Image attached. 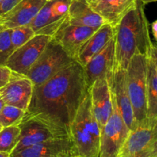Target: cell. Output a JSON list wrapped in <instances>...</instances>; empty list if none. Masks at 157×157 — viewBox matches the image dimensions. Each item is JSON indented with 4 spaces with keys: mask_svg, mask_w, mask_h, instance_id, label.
<instances>
[{
    "mask_svg": "<svg viewBox=\"0 0 157 157\" xmlns=\"http://www.w3.org/2000/svg\"><path fill=\"white\" fill-rule=\"evenodd\" d=\"M151 31L154 38L157 40V21H154L151 24Z\"/></svg>",
    "mask_w": 157,
    "mask_h": 157,
    "instance_id": "29",
    "label": "cell"
},
{
    "mask_svg": "<svg viewBox=\"0 0 157 157\" xmlns=\"http://www.w3.org/2000/svg\"><path fill=\"white\" fill-rule=\"evenodd\" d=\"M136 1L140 2L142 3L144 6H145V5L150 4V3H152V2H156L157 0H136Z\"/></svg>",
    "mask_w": 157,
    "mask_h": 157,
    "instance_id": "30",
    "label": "cell"
},
{
    "mask_svg": "<svg viewBox=\"0 0 157 157\" xmlns=\"http://www.w3.org/2000/svg\"><path fill=\"white\" fill-rule=\"evenodd\" d=\"M114 54L115 44L113 38L83 67L87 87L98 79L107 78L111 75L114 65Z\"/></svg>",
    "mask_w": 157,
    "mask_h": 157,
    "instance_id": "14",
    "label": "cell"
},
{
    "mask_svg": "<svg viewBox=\"0 0 157 157\" xmlns=\"http://www.w3.org/2000/svg\"><path fill=\"white\" fill-rule=\"evenodd\" d=\"M113 98V110L101 132L99 157H117L130 132Z\"/></svg>",
    "mask_w": 157,
    "mask_h": 157,
    "instance_id": "7",
    "label": "cell"
},
{
    "mask_svg": "<svg viewBox=\"0 0 157 157\" xmlns=\"http://www.w3.org/2000/svg\"><path fill=\"white\" fill-rule=\"evenodd\" d=\"M71 0H48L30 22L35 34L52 36L64 21Z\"/></svg>",
    "mask_w": 157,
    "mask_h": 157,
    "instance_id": "9",
    "label": "cell"
},
{
    "mask_svg": "<svg viewBox=\"0 0 157 157\" xmlns=\"http://www.w3.org/2000/svg\"><path fill=\"white\" fill-rule=\"evenodd\" d=\"M2 128H3V127H2V126H1V124H0V131H1V130H2Z\"/></svg>",
    "mask_w": 157,
    "mask_h": 157,
    "instance_id": "33",
    "label": "cell"
},
{
    "mask_svg": "<svg viewBox=\"0 0 157 157\" xmlns=\"http://www.w3.org/2000/svg\"><path fill=\"white\" fill-rule=\"evenodd\" d=\"M73 61L65 51L52 38L25 77L34 86L41 85Z\"/></svg>",
    "mask_w": 157,
    "mask_h": 157,
    "instance_id": "5",
    "label": "cell"
},
{
    "mask_svg": "<svg viewBox=\"0 0 157 157\" xmlns=\"http://www.w3.org/2000/svg\"><path fill=\"white\" fill-rule=\"evenodd\" d=\"M48 0H20L10 11L0 16V26L12 29L30 24Z\"/></svg>",
    "mask_w": 157,
    "mask_h": 157,
    "instance_id": "17",
    "label": "cell"
},
{
    "mask_svg": "<svg viewBox=\"0 0 157 157\" xmlns=\"http://www.w3.org/2000/svg\"><path fill=\"white\" fill-rule=\"evenodd\" d=\"M96 30L93 28L70 24L66 15L64 21L52 35V38L75 61L81 48Z\"/></svg>",
    "mask_w": 157,
    "mask_h": 157,
    "instance_id": "11",
    "label": "cell"
},
{
    "mask_svg": "<svg viewBox=\"0 0 157 157\" xmlns=\"http://www.w3.org/2000/svg\"><path fill=\"white\" fill-rule=\"evenodd\" d=\"M15 74L6 65H0V89L10 81Z\"/></svg>",
    "mask_w": 157,
    "mask_h": 157,
    "instance_id": "26",
    "label": "cell"
},
{
    "mask_svg": "<svg viewBox=\"0 0 157 157\" xmlns=\"http://www.w3.org/2000/svg\"><path fill=\"white\" fill-rule=\"evenodd\" d=\"M114 31L110 25L106 24L97 29L80 49L75 61L84 67L112 38Z\"/></svg>",
    "mask_w": 157,
    "mask_h": 157,
    "instance_id": "20",
    "label": "cell"
},
{
    "mask_svg": "<svg viewBox=\"0 0 157 157\" xmlns=\"http://www.w3.org/2000/svg\"><path fill=\"white\" fill-rule=\"evenodd\" d=\"M18 127L19 140L12 153L52 138L70 136V133L64 129L36 116L27 114L26 112Z\"/></svg>",
    "mask_w": 157,
    "mask_h": 157,
    "instance_id": "6",
    "label": "cell"
},
{
    "mask_svg": "<svg viewBox=\"0 0 157 157\" xmlns=\"http://www.w3.org/2000/svg\"><path fill=\"white\" fill-rule=\"evenodd\" d=\"M25 115V110L5 104L0 110V124L2 127L18 125Z\"/></svg>",
    "mask_w": 157,
    "mask_h": 157,
    "instance_id": "23",
    "label": "cell"
},
{
    "mask_svg": "<svg viewBox=\"0 0 157 157\" xmlns=\"http://www.w3.org/2000/svg\"><path fill=\"white\" fill-rule=\"evenodd\" d=\"M51 39L50 35L35 34L29 41L14 50L6 66L14 73L25 76Z\"/></svg>",
    "mask_w": 157,
    "mask_h": 157,
    "instance_id": "8",
    "label": "cell"
},
{
    "mask_svg": "<svg viewBox=\"0 0 157 157\" xmlns=\"http://www.w3.org/2000/svg\"><path fill=\"white\" fill-rule=\"evenodd\" d=\"M133 157H157V147Z\"/></svg>",
    "mask_w": 157,
    "mask_h": 157,
    "instance_id": "28",
    "label": "cell"
},
{
    "mask_svg": "<svg viewBox=\"0 0 157 157\" xmlns=\"http://www.w3.org/2000/svg\"><path fill=\"white\" fill-rule=\"evenodd\" d=\"M14 48L10 39V29H6L0 26V65H6Z\"/></svg>",
    "mask_w": 157,
    "mask_h": 157,
    "instance_id": "25",
    "label": "cell"
},
{
    "mask_svg": "<svg viewBox=\"0 0 157 157\" xmlns=\"http://www.w3.org/2000/svg\"><path fill=\"white\" fill-rule=\"evenodd\" d=\"M34 85L25 76L15 74L7 84L0 89V98L6 105L27 111L33 93Z\"/></svg>",
    "mask_w": 157,
    "mask_h": 157,
    "instance_id": "15",
    "label": "cell"
},
{
    "mask_svg": "<svg viewBox=\"0 0 157 157\" xmlns=\"http://www.w3.org/2000/svg\"><path fill=\"white\" fill-rule=\"evenodd\" d=\"M88 92L92 112L101 130L113 110V98L107 78L95 81L88 87Z\"/></svg>",
    "mask_w": 157,
    "mask_h": 157,
    "instance_id": "13",
    "label": "cell"
},
{
    "mask_svg": "<svg viewBox=\"0 0 157 157\" xmlns=\"http://www.w3.org/2000/svg\"><path fill=\"white\" fill-rule=\"evenodd\" d=\"M4 105H5L4 101H3L2 99V98H0V110H1V109L2 108L3 106H4Z\"/></svg>",
    "mask_w": 157,
    "mask_h": 157,
    "instance_id": "32",
    "label": "cell"
},
{
    "mask_svg": "<svg viewBox=\"0 0 157 157\" xmlns=\"http://www.w3.org/2000/svg\"><path fill=\"white\" fill-rule=\"evenodd\" d=\"M113 31L115 44L113 69L126 70L133 56L135 55L147 56L153 45L144 6L138 1L113 28Z\"/></svg>",
    "mask_w": 157,
    "mask_h": 157,
    "instance_id": "2",
    "label": "cell"
},
{
    "mask_svg": "<svg viewBox=\"0 0 157 157\" xmlns=\"http://www.w3.org/2000/svg\"><path fill=\"white\" fill-rule=\"evenodd\" d=\"M68 23L98 29L105 21L91 9L87 0H71L67 12Z\"/></svg>",
    "mask_w": 157,
    "mask_h": 157,
    "instance_id": "21",
    "label": "cell"
},
{
    "mask_svg": "<svg viewBox=\"0 0 157 157\" xmlns=\"http://www.w3.org/2000/svg\"><path fill=\"white\" fill-rule=\"evenodd\" d=\"M147 124L157 127V49L153 44L147 55Z\"/></svg>",
    "mask_w": 157,
    "mask_h": 157,
    "instance_id": "18",
    "label": "cell"
},
{
    "mask_svg": "<svg viewBox=\"0 0 157 157\" xmlns=\"http://www.w3.org/2000/svg\"><path fill=\"white\" fill-rule=\"evenodd\" d=\"M129 98L133 109L135 127L147 124V57L135 55L126 69Z\"/></svg>",
    "mask_w": 157,
    "mask_h": 157,
    "instance_id": "4",
    "label": "cell"
},
{
    "mask_svg": "<svg viewBox=\"0 0 157 157\" xmlns=\"http://www.w3.org/2000/svg\"><path fill=\"white\" fill-rule=\"evenodd\" d=\"M157 147V127L138 126L130 130L117 157H133Z\"/></svg>",
    "mask_w": 157,
    "mask_h": 157,
    "instance_id": "16",
    "label": "cell"
},
{
    "mask_svg": "<svg viewBox=\"0 0 157 157\" xmlns=\"http://www.w3.org/2000/svg\"><path fill=\"white\" fill-rule=\"evenodd\" d=\"M0 157H10V154L8 153H3V152H0Z\"/></svg>",
    "mask_w": 157,
    "mask_h": 157,
    "instance_id": "31",
    "label": "cell"
},
{
    "mask_svg": "<svg viewBox=\"0 0 157 157\" xmlns=\"http://www.w3.org/2000/svg\"><path fill=\"white\" fill-rule=\"evenodd\" d=\"M87 2L91 9L113 28L136 2V0H87Z\"/></svg>",
    "mask_w": 157,
    "mask_h": 157,
    "instance_id": "19",
    "label": "cell"
},
{
    "mask_svg": "<svg viewBox=\"0 0 157 157\" xmlns=\"http://www.w3.org/2000/svg\"><path fill=\"white\" fill-rule=\"evenodd\" d=\"M20 0H2L0 2V16L10 11Z\"/></svg>",
    "mask_w": 157,
    "mask_h": 157,
    "instance_id": "27",
    "label": "cell"
},
{
    "mask_svg": "<svg viewBox=\"0 0 157 157\" xmlns=\"http://www.w3.org/2000/svg\"><path fill=\"white\" fill-rule=\"evenodd\" d=\"M35 35V31L29 24L10 29V39L14 50L29 41Z\"/></svg>",
    "mask_w": 157,
    "mask_h": 157,
    "instance_id": "24",
    "label": "cell"
},
{
    "mask_svg": "<svg viewBox=\"0 0 157 157\" xmlns=\"http://www.w3.org/2000/svg\"><path fill=\"white\" fill-rule=\"evenodd\" d=\"M10 157H78L73 140L68 137H56L12 153Z\"/></svg>",
    "mask_w": 157,
    "mask_h": 157,
    "instance_id": "10",
    "label": "cell"
},
{
    "mask_svg": "<svg viewBox=\"0 0 157 157\" xmlns=\"http://www.w3.org/2000/svg\"><path fill=\"white\" fill-rule=\"evenodd\" d=\"M19 136L18 125L3 127L0 131V152L11 154L18 144Z\"/></svg>",
    "mask_w": 157,
    "mask_h": 157,
    "instance_id": "22",
    "label": "cell"
},
{
    "mask_svg": "<svg viewBox=\"0 0 157 157\" xmlns=\"http://www.w3.org/2000/svg\"><path fill=\"white\" fill-rule=\"evenodd\" d=\"M107 79L121 117L130 130H133L135 128V123L133 109L127 91L126 70L114 68L111 75Z\"/></svg>",
    "mask_w": 157,
    "mask_h": 157,
    "instance_id": "12",
    "label": "cell"
},
{
    "mask_svg": "<svg viewBox=\"0 0 157 157\" xmlns=\"http://www.w3.org/2000/svg\"><path fill=\"white\" fill-rule=\"evenodd\" d=\"M101 132L92 112L87 89L70 126V136L78 157H99Z\"/></svg>",
    "mask_w": 157,
    "mask_h": 157,
    "instance_id": "3",
    "label": "cell"
},
{
    "mask_svg": "<svg viewBox=\"0 0 157 157\" xmlns=\"http://www.w3.org/2000/svg\"><path fill=\"white\" fill-rule=\"evenodd\" d=\"M87 89L83 67L74 61L41 85L34 86L26 113L70 133V126Z\"/></svg>",
    "mask_w": 157,
    "mask_h": 157,
    "instance_id": "1",
    "label": "cell"
}]
</instances>
